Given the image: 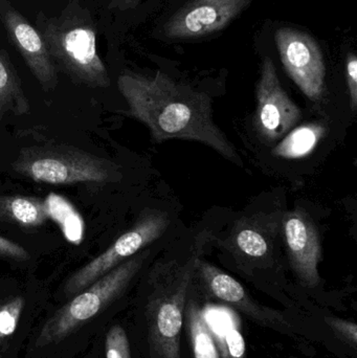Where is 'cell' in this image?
<instances>
[{
	"label": "cell",
	"instance_id": "21",
	"mask_svg": "<svg viewBox=\"0 0 357 358\" xmlns=\"http://www.w3.org/2000/svg\"><path fill=\"white\" fill-rule=\"evenodd\" d=\"M328 325L339 334L352 348L357 347V326L354 322L346 321L339 317H326Z\"/></svg>",
	"mask_w": 357,
	"mask_h": 358
},
{
	"label": "cell",
	"instance_id": "4",
	"mask_svg": "<svg viewBox=\"0 0 357 358\" xmlns=\"http://www.w3.org/2000/svg\"><path fill=\"white\" fill-rule=\"evenodd\" d=\"M12 168L23 178L48 185H106L122 178L117 164L67 145L22 149Z\"/></svg>",
	"mask_w": 357,
	"mask_h": 358
},
{
	"label": "cell",
	"instance_id": "17",
	"mask_svg": "<svg viewBox=\"0 0 357 358\" xmlns=\"http://www.w3.org/2000/svg\"><path fill=\"white\" fill-rule=\"evenodd\" d=\"M221 315L222 323L224 324V334L216 341L221 344H217L218 349L221 353L222 358H247L245 357V342L241 332V323L237 313L234 311L224 309L219 313Z\"/></svg>",
	"mask_w": 357,
	"mask_h": 358
},
{
	"label": "cell",
	"instance_id": "5",
	"mask_svg": "<svg viewBox=\"0 0 357 358\" xmlns=\"http://www.w3.org/2000/svg\"><path fill=\"white\" fill-rule=\"evenodd\" d=\"M149 252H140L121 263L73 296L42 327L38 347L58 344L117 300L142 269Z\"/></svg>",
	"mask_w": 357,
	"mask_h": 358
},
{
	"label": "cell",
	"instance_id": "15",
	"mask_svg": "<svg viewBox=\"0 0 357 358\" xmlns=\"http://www.w3.org/2000/svg\"><path fill=\"white\" fill-rule=\"evenodd\" d=\"M29 111V102L20 78L8 55L0 50V121L8 113L22 115Z\"/></svg>",
	"mask_w": 357,
	"mask_h": 358
},
{
	"label": "cell",
	"instance_id": "18",
	"mask_svg": "<svg viewBox=\"0 0 357 358\" xmlns=\"http://www.w3.org/2000/svg\"><path fill=\"white\" fill-rule=\"evenodd\" d=\"M234 244L239 252L249 258H263L270 250V242L262 229L255 225H243L235 231Z\"/></svg>",
	"mask_w": 357,
	"mask_h": 358
},
{
	"label": "cell",
	"instance_id": "11",
	"mask_svg": "<svg viewBox=\"0 0 357 358\" xmlns=\"http://www.w3.org/2000/svg\"><path fill=\"white\" fill-rule=\"evenodd\" d=\"M283 229L293 271L306 286L314 287L321 281L319 263L322 250L314 221L305 210L298 208L285 216Z\"/></svg>",
	"mask_w": 357,
	"mask_h": 358
},
{
	"label": "cell",
	"instance_id": "16",
	"mask_svg": "<svg viewBox=\"0 0 357 358\" xmlns=\"http://www.w3.org/2000/svg\"><path fill=\"white\" fill-rule=\"evenodd\" d=\"M326 128L321 124H306L291 130L275 147L272 155L286 159H304L314 152Z\"/></svg>",
	"mask_w": 357,
	"mask_h": 358
},
{
	"label": "cell",
	"instance_id": "19",
	"mask_svg": "<svg viewBox=\"0 0 357 358\" xmlns=\"http://www.w3.org/2000/svg\"><path fill=\"white\" fill-rule=\"evenodd\" d=\"M23 307V299L15 298L0 308V338H8L16 331Z\"/></svg>",
	"mask_w": 357,
	"mask_h": 358
},
{
	"label": "cell",
	"instance_id": "20",
	"mask_svg": "<svg viewBox=\"0 0 357 358\" xmlns=\"http://www.w3.org/2000/svg\"><path fill=\"white\" fill-rule=\"evenodd\" d=\"M105 353L106 358H131L129 341L121 326H113L107 334Z\"/></svg>",
	"mask_w": 357,
	"mask_h": 358
},
{
	"label": "cell",
	"instance_id": "22",
	"mask_svg": "<svg viewBox=\"0 0 357 358\" xmlns=\"http://www.w3.org/2000/svg\"><path fill=\"white\" fill-rule=\"evenodd\" d=\"M346 78L350 96V107L357 108V58L354 52H349L346 59Z\"/></svg>",
	"mask_w": 357,
	"mask_h": 358
},
{
	"label": "cell",
	"instance_id": "14",
	"mask_svg": "<svg viewBox=\"0 0 357 358\" xmlns=\"http://www.w3.org/2000/svg\"><path fill=\"white\" fill-rule=\"evenodd\" d=\"M184 317L194 358H222L207 313L196 301H189Z\"/></svg>",
	"mask_w": 357,
	"mask_h": 358
},
{
	"label": "cell",
	"instance_id": "3",
	"mask_svg": "<svg viewBox=\"0 0 357 358\" xmlns=\"http://www.w3.org/2000/svg\"><path fill=\"white\" fill-rule=\"evenodd\" d=\"M198 259L194 256L184 265H166L155 275L146 306L151 358H182L180 334Z\"/></svg>",
	"mask_w": 357,
	"mask_h": 358
},
{
	"label": "cell",
	"instance_id": "7",
	"mask_svg": "<svg viewBox=\"0 0 357 358\" xmlns=\"http://www.w3.org/2000/svg\"><path fill=\"white\" fill-rule=\"evenodd\" d=\"M275 39L289 77L309 100H320L325 92L326 66L316 40L291 27L279 29Z\"/></svg>",
	"mask_w": 357,
	"mask_h": 358
},
{
	"label": "cell",
	"instance_id": "8",
	"mask_svg": "<svg viewBox=\"0 0 357 358\" xmlns=\"http://www.w3.org/2000/svg\"><path fill=\"white\" fill-rule=\"evenodd\" d=\"M256 99L255 127L266 142L284 138L301 120V109L281 85L274 62L268 57L262 62Z\"/></svg>",
	"mask_w": 357,
	"mask_h": 358
},
{
	"label": "cell",
	"instance_id": "24",
	"mask_svg": "<svg viewBox=\"0 0 357 358\" xmlns=\"http://www.w3.org/2000/svg\"><path fill=\"white\" fill-rule=\"evenodd\" d=\"M140 0H110L109 2V10H128L136 8L140 3Z\"/></svg>",
	"mask_w": 357,
	"mask_h": 358
},
{
	"label": "cell",
	"instance_id": "12",
	"mask_svg": "<svg viewBox=\"0 0 357 358\" xmlns=\"http://www.w3.org/2000/svg\"><path fill=\"white\" fill-rule=\"evenodd\" d=\"M195 273H198L205 288L218 300L231 305L233 308L239 309L260 323L266 325L280 323L281 319H276L275 313H268L254 302L243 286L221 269L198 259Z\"/></svg>",
	"mask_w": 357,
	"mask_h": 358
},
{
	"label": "cell",
	"instance_id": "6",
	"mask_svg": "<svg viewBox=\"0 0 357 358\" xmlns=\"http://www.w3.org/2000/svg\"><path fill=\"white\" fill-rule=\"evenodd\" d=\"M170 224L167 213L159 210H146L136 224L115 240L104 252L78 269L64 285V294L73 298L88 286L125 262L140 250L159 239Z\"/></svg>",
	"mask_w": 357,
	"mask_h": 358
},
{
	"label": "cell",
	"instance_id": "9",
	"mask_svg": "<svg viewBox=\"0 0 357 358\" xmlns=\"http://www.w3.org/2000/svg\"><path fill=\"white\" fill-rule=\"evenodd\" d=\"M253 0H192L166 23V37L188 40L205 37L228 27Z\"/></svg>",
	"mask_w": 357,
	"mask_h": 358
},
{
	"label": "cell",
	"instance_id": "10",
	"mask_svg": "<svg viewBox=\"0 0 357 358\" xmlns=\"http://www.w3.org/2000/svg\"><path fill=\"white\" fill-rule=\"evenodd\" d=\"M0 20L10 43L45 92L58 84L57 69L48 54L42 36L8 0H0Z\"/></svg>",
	"mask_w": 357,
	"mask_h": 358
},
{
	"label": "cell",
	"instance_id": "13",
	"mask_svg": "<svg viewBox=\"0 0 357 358\" xmlns=\"http://www.w3.org/2000/svg\"><path fill=\"white\" fill-rule=\"evenodd\" d=\"M0 219L22 227H38L48 219L45 204L37 197L8 195L0 198Z\"/></svg>",
	"mask_w": 357,
	"mask_h": 358
},
{
	"label": "cell",
	"instance_id": "23",
	"mask_svg": "<svg viewBox=\"0 0 357 358\" xmlns=\"http://www.w3.org/2000/svg\"><path fill=\"white\" fill-rule=\"evenodd\" d=\"M0 258L23 262V261H29L31 259V255L20 244L15 243L0 236Z\"/></svg>",
	"mask_w": 357,
	"mask_h": 358
},
{
	"label": "cell",
	"instance_id": "1",
	"mask_svg": "<svg viewBox=\"0 0 357 358\" xmlns=\"http://www.w3.org/2000/svg\"><path fill=\"white\" fill-rule=\"evenodd\" d=\"M117 88L127 102L128 115L145 124L155 142L195 141L242 165L234 146L214 123L211 100L205 92L178 83L161 71L154 76L122 73Z\"/></svg>",
	"mask_w": 357,
	"mask_h": 358
},
{
	"label": "cell",
	"instance_id": "2",
	"mask_svg": "<svg viewBox=\"0 0 357 358\" xmlns=\"http://www.w3.org/2000/svg\"><path fill=\"white\" fill-rule=\"evenodd\" d=\"M36 29L56 69L73 82L92 88L110 85L108 71L96 50L94 22L84 8L75 4L58 17L39 13Z\"/></svg>",
	"mask_w": 357,
	"mask_h": 358
}]
</instances>
